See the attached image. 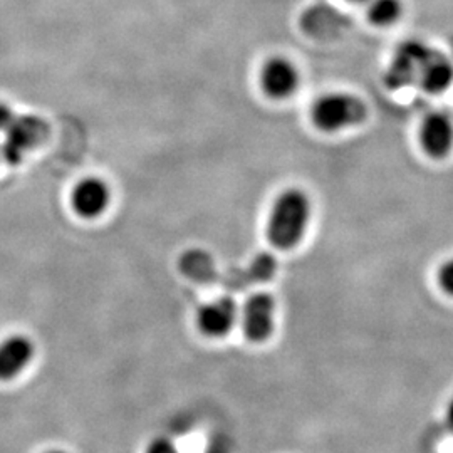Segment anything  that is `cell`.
Here are the masks:
<instances>
[{
    "label": "cell",
    "instance_id": "1",
    "mask_svg": "<svg viewBox=\"0 0 453 453\" xmlns=\"http://www.w3.org/2000/svg\"><path fill=\"white\" fill-rule=\"evenodd\" d=\"M311 217V202L303 190L291 188L277 196L267 222V239L288 250L303 241Z\"/></svg>",
    "mask_w": 453,
    "mask_h": 453
},
{
    "label": "cell",
    "instance_id": "2",
    "mask_svg": "<svg viewBox=\"0 0 453 453\" xmlns=\"http://www.w3.org/2000/svg\"><path fill=\"white\" fill-rule=\"evenodd\" d=\"M368 116L363 99L348 93H327L311 106V121L318 130L336 133L361 125Z\"/></svg>",
    "mask_w": 453,
    "mask_h": 453
},
{
    "label": "cell",
    "instance_id": "3",
    "mask_svg": "<svg viewBox=\"0 0 453 453\" xmlns=\"http://www.w3.org/2000/svg\"><path fill=\"white\" fill-rule=\"evenodd\" d=\"M48 123L34 114L16 116L5 130V140L0 150L4 162L19 165L22 158L48 138Z\"/></svg>",
    "mask_w": 453,
    "mask_h": 453
},
{
    "label": "cell",
    "instance_id": "4",
    "mask_svg": "<svg viewBox=\"0 0 453 453\" xmlns=\"http://www.w3.org/2000/svg\"><path fill=\"white\" fill-rule=\"evenodd\" d=\"M259 80L265 96L279 101L291 97L301 84L297 67L284 56L269 58L260 69Z\"/></svg>",
    "mask_w": 453,
    "mask_h": 453
},
{
    "label": "cell",
    "instance_id": "5",
    "mask_svg": "<svg viewBox=\"0 0 453 453\" xmlns=\"http://www.w3.org/2000/svg\"><path fill=\"white\" fill-rule=\"evenodd\" d=\"M434 50L426 48L421 42L410 41L395 52V58L391 59L388 73L385 76V82L391 89H400L406 84L418 80L421 67L426 63V59L432 56Z\"/></svg>",
    "mask_w": 453,
    "mask_h": 453
},
{
    "label": "cell",
    "instance_id": "6",
    "mask_svg": "<svg viewBox=\"0 0 453 453\" xmlns=\"http://www.w3.org/2000/svg\"><path fill=\"white\" fill-rule=\"evenodd\" d=\"M421 150L432 157L441 160L450 155L453 148V121L449 114L434 111L426 114L418 130Z\"/></svg>",
    "mask_w": 453,
    "mask_h": 453
},
{
    "label": "cell",
    "instance_id": "7",
    "mask_svg": "<svg viewBox=\"0 0 453 453\" xmlns=\"http://www.w3.org/2000/svg\"><path fill=\"white\" fill-rule=\"evenodd\" d=\"M275 301L273 296L260 292L252 296L242 312L243 333L247 340L262 342L274 331Z\"/></svg>",
    "mask_w": 453,
    "mask_h": 453
},
{
    "label": "cell",
    "instance_id": "8",
    "mask_svg": "<svg viewBox=\"0 0 453 453\" xmlns=\"http://www.w3.org/2000/svg\"><path fill=\"white\" fill-rule=\"evenodd\" d=\"M110 188L101 179H82L73 190L71 203L76 213L84 219H96L110 205Z\"/></svg>",
    "mask_w": 453,
    "mask_h": 453
},
{
    "label": "cell",
    "instance_id": "9",
    "mask_svg": "<svg viewBox=\"0 0 453 453\" xmlns=\"http://www.w3.org/2000/svg\"><path fill=\"white\" fill-rule=\"evenodd\" d=\"M237 321V304L230 297H222L198 309L196 324L211 338H222Z\"/></svg>",
    "mask_w": 453,
    "mask_h": 453
},
{
    "label": "cell",
    "instance_id": "10",
    "mask_svg": "<svg viewBox=\"0 0 453 453\" xmlns=\"http://www.w3.org/2000/svg\"><path fill=\"white\" fill-rule=\"evenodd\" d=\"M35 348L33 341L22 334L11 336L0 342V380L9 381L24 372L33 361Z\"/></svg>",
    "mask_w": 453,
    "mask_h": 453
},
{
    "label": "cell",
    "instance_id": "11",
    "mask_svg": "<svg viewBox=\"0 0 453 453\" xmlns=\"http://www.w3.org/2000/svg\"><path fill=\"white\" fill-rule=\"evenodd\" d=\"M417 81L420 82L421 88L426 93L438 95V93L445 91L453 82L452 63L437 52H432V56L421 67Z\"/></svg>",
    "mask_w": 453,
    "mask_h": 453
},
{
    "label": "cell",
    "instance_id": "12",
    "mask_svg": "<svg viewBox=\"0 0 453 453\" xmlns=\"http://www.w3.org/2000/svg\"><path fill=\"white\" fill-rule=\"evenodd\" d=\"M403 14L402 0H370L368 2V19L378 27H388L398 22Z\"/></svg>",
    "mask_w": 453,
    "mask_h": 453
},
{
    "label": "cell",
    "instance_id": "13",
    "mask_svg": "<svg viewBox=\"0 0 453 453\" xmlns=\"http://www.w3.org/2000/svg\"><path fill=\"white\" fill-rule=\"evenodd\" d=\"M438 284L443 291L453 297V259L441 264L438 271Z\"/></svg>",
    "mask_w": 453,
    "mask_h": 453
},
{
    "label": "cell",
    "instance_id": "14",
    "mask_svg": "<svg viewBox=\"0 0 453 453\" xmlns=\"http://www.w3.org/2000/svg\"><path fill=\"white\" fill-rule=\"evenodd\" d=\"M146 453H180L177 450V447L170 441V440H165V438H157V440H153L150 445H148V449H146Z\"/></svg>",
    "mask_w": 453,
    "mask_h": 453
},
{
    "label": "cell",
    "instance_id": "15",
    "mask_svg": "<svg viewBox=\"0 0 453 453\" xmlns=\"http://www.w3.org/2000/svg\"><path fill=\"white\" fill-rule=\"evenodd\" d=\"M16 116L17 114L12 111V108L9 104L0 103V131L7 130Z\"/></svg>",
    "mask_w": 453,
    "mask_h": 453
},
{
    "label": "cell",
    "instance_id": "16",
    "mask_svg": "<svg viewBox=\"0 0 453 453\" xmlns=\"http://www.w3.org/2000/svg\"><path fill=\"white\" fill-rule=\"evenodd\" d=\"M447 420L453 426V400L450 402V405H449V410H447Z\"/></svg>",
    "mask_w": 453,
    "mask_h": 453
},
{
    "label": "cell",
    "instance_id": "17",
    "mask_svg": "<svg viewBox=\"0 0 453 453\" xmlns=\"http://www.w3.org/2000/svg\"><path fill=\"white\" fill-rule=\"evenodd\" d=\"M349 2H355V4H368L370 0H349Z\"/></svg>",
    "mask_w": 453,
    "mask_h": 453
},
{
    "label": "cell",
    "instance_id": "18",
    "mask_svg": "<svg viewBox=\"0 0 453 453\" xmlns=\"http://www.w3.org/2000/svg\"><path fill=\"white\" fill-rule=\"evenodd\" d=\"M48 453H65V452H59V450H52V452H48Z\"/></svg>",
    "mask_w": 453,
    "mask_h": 453
}]
</instances>
